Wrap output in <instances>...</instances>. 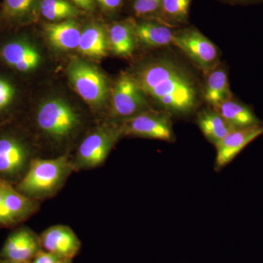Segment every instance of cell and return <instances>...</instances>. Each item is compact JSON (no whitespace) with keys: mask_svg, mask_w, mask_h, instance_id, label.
<instances>
[{"mask_svg":"<svg viewBox=\"0 0 263 263\" xmlns=\"http://www.w3.org/2000/svg\"><path fill=\"white\" fill-rule=\"evenodd\" d=\"M147 98L170 114L187 115L200 100L198 84L186 68L167 57L145 62L133 75Z\"/></svg>","mask_w":263,"mask_h":263,"instance_id":"1","label":"cell"},{"mask_svg":"<svg viewBox=\"0 0 263 263\" xmlns=\"http://www.w3.org/2000/svg\"><path fill=\"white\" fill-rule=\"evenodd\" d=\"M72 170V164L64 156L49 160H32L19 183V192L27 197L48 196L62 186Z\"/></svg>","mask_w":263,"mask_h":263,"instance_id":"2","label":"cell"},{"mask_svg":"<svg viewBox=\"0 0 263 263\" xmlns=\"http://www.w3.org/2000/svg\"><path fill=\"white\" fill-rule=\"evenodd\" d=\"M72 87L86 103L93 108L103 106L109 94L108 81L95 66L81 60H74L67 68Z\"/></svg>","mask_w":263,"mask_h":263,"instance_id":"3","label":"cell"},{"mask_svg":"<svg viewBox=\"0 0 263 263\" xmlns=\"http://www.w3.org/2000/svg\"><path fill=\"white\" fill-rule=\"evenodd\" d=\"M37 123L45 134L62 141L76 130L80 121L75 109L67 101L53 98L45 101L38 108Z\"/></svg>","mask_w":263,"mask_h":263,"instance_id":"4","label":"cell"},{"mask_svg":"<svg viewBox=\"0 0 263 263\" xmlns=\"http://www.w3.org/2000/svg\"><path fill=\"white\" fill-rule=\"evenodd\" d=\"M112 111L116 117L129 119L148 110V98L131 74L123 72L112 90Z\"/></svg>","mask_w":263,"mask_h":263,"instance_id":"5","label":"cell"},{"mask_svg":"<svg viewBox=\"0 0 263 263\" xmlns=\"http://www.w3.org/2000/svg\"><path fill=\"white\" fill-rule=\"evenodd\" d=\"M174 45L205 73L218 65L219 50L197 29H187L174 33Z\"/></svg>","mask_w":263,"mask_h":263,"instance_id":"6","label":"cell"},{"mask_svg":"<svg viewBox=\"0 0 263 263\" xmlns=\"http://www.w3.org/2000/svg\"><path fill=\"white\" fill-rule=\"evenodd\" d=\"M171 114L164 110H146L123 121L122 134L171 142L174 140Z\"/></svg>","mask_w":263,"mask_h":263,"instance_id":"7","label":"cell"},{"mask_svg":"<svg viewBox=\"0 0 263 263\" xmlns=\"http://www.w3.org/2000/svg\"><path fill=\"white\" fill-rule=\"evenodd\" d=\"M121 135L120 127H106L100 128L86 136L78 151V167L94 168L103 163Z\"/></svg>","mask_w":263,"mask_h":263,"instance_id":"8","label":"cell"},{"mask_svg":"<svg viewBox=\"0 0 263 263\" xmlns=\"http://www.w3.org/2000/svg\"><path fill=\"white\" fill-rule=\"evenodd\" d=\"M263 135V124L235 129L216 145L215 170L219 171L234 160L249 143Z\"/></svg>","mask_w":263,"mask_h":263,"instance_id":"9","label":"cell"},{"mask_svg":"<svg viewBox=\"0 0 263 263\" xmlns=\"http://www.w3.org/2000/svg\"><path fill=\"white\" fill-rule=\"evenodd\" d=\"M41 243L47 252L63 259H72L81 248L77 235L65 226H53L45 230L41 235Z\"/></svg>","mask_w":263,"mask_h":263,"instance_id":"10","label":"cell"},{"mask_svg":"<svg viewBox=\"0 0 263 263\" xmlns=\"http://www.w3.org/2000/svg\"><path fill=\"white\" fill-rule=\"evenodd\" d=\"M41 240L27 229H20L7 238L1 251V256L14 262L28 261L40 252Z\"/></svg>","mask_w":263,"mask_h":263,"instance_id":"11","label":"cell"},{"mask_svg":"<svg viewBox=\"0 0 263 263\" xmlns=\"http://www.w3.org/2000/svg\"><path fill=\"white\" fill-rule=\"evenodd\" d=\"M0 56L7 65L22 72L35 70L41 62L37 48L24 41L6 43L0 51Z\"/></svg>","mask_w":263,"mask_h":263,"instance_id":"12","label":"cell"},{"mask_svg":"<svg viewBox=\"0 0 263 263\" xmlns=\"http://www.w3.org/2000/svg\"><path fill=\"white\" fill-rule=\"evenodd\" d=\"M27 161V151L18 140L0 138V174L13 176L20 173Z\"/></svg>","mask_w":263,"mask_h":263,"instance_id":"13","label":"cell"},{"mask_svg":"<svg viewBox=\"0 0 263 263\" xmlns=\"http://www.w3.org/2000/svg\"><path fill=\"white\" fill-rule=\"evenodd\" d=\"M44 30L51 46L62 51L78 48L82 32L79 24L72 20L46 24Z\"/></svg>","mask_w":263,"mask_h":263,"instance_id":"14","label":"cell"},{"mask_svg":"<svg viewBox=\"0 0 263 263\" xmlns=\"http://www.w3.org/2000/svg\"><path fill=\"white\" fill-rule=\"evenodd\" d=\"M206 74L203 98L212 108H216L228 99L233 98L226 69L217 65Z\"/></svg>","mask_w":263,"mask_h":263,"instance_id":"15","label":"cell"},{"mask_svg":"<svg viewBox=\"0 0 263 263\" xmlns=\"http://www.w3.org/2000/svg\"><path fill=\"white\" fill-rule=\"evenodd\" d=\"M137 41L149 48H164L174 45V33L164 24L154 22L132 24Z\"/></svg>","mask_w":263,"mask_h":263,"instance_id":"16","label":"cell"},{"mask_svg":"<svg viewBox=\"0 0 263 263\" xmlns=\"http://www.w3.org/2000/svg\"><path fill=\"white\" fill-rule=\"evenodd\" d=\"M214 109L235 129L263 124L252 109L233 98L228 99Z\"/></svg>","mask_w":263,"mask_h":263,"instance_id":"17","label":"cell"},{"mask_svg":"<svg viewBox=\"0 0 263 263\" xmlns=\"http://www.w3.org/2000/svg\"><path fill=\"white\" fill-rule=\"evenodd\" d=\"M197 123L204 136L214 146L235 129L215 109L212 108L200 112L197 116Z\"/></svg>","mask_w":263,"mask_h":263,"instance_id":"18","label":"cell"},{"mask_svg":"<svg viewBox=\"0 0 263 263\" xmlns=\"http://www.w3.org/2000/svg\"><path fill=\"white\" fill-rule=\"evenodd\" d=\"M108 37L101 27L91 25L81 32L77 49L85 56L100 59L108 53Z\"/></svg>","mask_w":263,"mask_h":263,"instance_id":"19","label":"cell"},{"mask_svg":"<svg viewBox=\"0 0 263 263\" xmlns=\"http://www.w3.org/2000/svg\"><path fill=\"white\" fill-rule=\"evenodd\" d=\"M108 43L118 56L129 57L136 47L137 39L132 24L117 23L108 31Z\"/></svg>","mask_w":263,"mask_h":263,"instance_id":"20","label":"cell"},{"mask_svg":"<svg viewBox=\"0 0 263 263\" xmlns=\"http://www.w3.org/2000/svg\"><path fill=\"white\" fill-rule=\"evenodd\" d=\"M3 204L12 224L30 215L34 210V202L8 183L5 186Z\"/></svg>","mask_w":263,"mask_h":263,"instance_id":"21","label":"cell"},{"mask_svg":"<svg viewBox=\"0 0 263 263\" xmlns=\"http://www.w3.org/2000/svg\"><path fill=\"white\" fill-rule=\"evenodd\" d=\"M38 0H3L2 15L11 23L30 20L37 11Z\"/></svg>","mask_w":263,"mask_h":263,"instance_id":"22","label":"cell"},{"mask_svg":"<svg viewBox=\"0 0 263 263\" xmlns=\"http://www.w3.org/2000/svg\"><path fill=\"white\" fill-rule=\"evenodd\" d=\"M41 11L45 18L51 22L70 20L79 13L75 5L67 0H42Z\"/></svg>","mask_w":263,"mask_h":263,"instance_id":"23","label":"cell"},{"mask_svg":"<svg viewBox=\"0 0 263 263\" xmlns=\"http://www.w3.org/2000/svg\"><path fill=\"white\" fill-rule=\"evenodd\" d=\"M192 0H162L160 8L162 16L174 23H182L187 20Z\"/></svg>","mask_w":263,"mask_h":263,"instance_id":"24","label":"cell"},{"mask_svg":"<svg viewBox=\"0 0 263 263\" xmlns=\"http://www.w3.org/2000/svg\"><path fill=\"white\" fill-rule=\"evenodd\" d=\"M15 96L14 86L9 81L0 77V113L13 103Z\"/></svg>","mask_w":263,"mask_h":263,"instance_id":"25","label":"cell"},{"mask_svg":"<svg viewBox=\"0 0 263 263\" xmlns=\"http://www.w3.org/2000/svg\"><path fill=\"white\" fill-rule=\"evenodd\" d=\"M162 0H135L133 8L138 16L155 13L160 10Z\"/></svg>","mask_w":263,"mask_h":263,"instance_id":"26","label":"cell"},{"mask_svg":"<svg viewBox=\"0 0 263 263\" xmlns=\"http://www.w3.org/2000/svg\"><path fill=\"white\" fill-rule=\"evenodd\" d=\"M63 258L60 257L57 254L51 253V252H39L34 257V261L32 263H60L63 260Z\"/></svg>","mask_w":263,"mask_h":263,"instance_id":"27","label":"cell"},{"mask_svg":"<svg viewBox=\"0 0 263 263\" xmlns=\"http://www.w3.org/2000/svg\"><path fill=\"white\" fill-rule=\"evenodd\" d=\"M102 7L108 10H115L122 5L123 0H97Z\"/></svg>","mask_w":263,"mask_h":263,"instance_id":"28","label":"cell"},{"mask_svg":"<svg viewBox=\"0 0 263 263\" xmlns=\"http://www.w3.org/2000/svg\"><path fill=\"white\" fill-rule=\"evenodd\" d=\"M77 6L85 10H91L93 8L92 0H70Z\"/></svg>","mask_w":263,"mask_h":263,"instance_id":"29","label":"cell"},{"mask_svg":"<svg viewBox=\"0 0 263 263\" xmlns=\"http://www.w3.org/2000/svg\"><path fill=\"white\" fill-rule=\"evenodd\" d=\"M7 184H8V183L5 182L3 180L0 179V206H1L3 203L5 189Z\"/></svg>","mask_w":263,"mask_h":263,"instance_id":"30","label":"cell"},{"mask_svg":"<svg viewBox=\"0 0 263 263\" xmlns=\"http://www.w3.org/2000/svg\"><path fill=\"white\" fill-rule=\"evenodd\" d=\"M60 263H72L70 259H64Z\"/></svg>","mask_w":263,"mask_h":263,"instance_id":"31","label":"cell"},{"mask_svg":"<svg viewBox=\"0 0 263 263\" xmlns=\"http://www.w3.org/2000/svg\"><path fill=\"white\" fill-rule=\"evenodd\" d=\"M0 263H16V262H12V261L7 260V259H4V260L0 261Z\"/></svg>","mask_w":263,"mask_h":263,"instance_id":"32","label":"cell"},{"mask_svg":"<svg viewBox=\"0 0 263 263\" xmlns=\"http://www.w3.org/2000/svg\"><path fill=\"white\" fill-rule=\"evenodd\" d=\"M16 263H32V262H30V261H23V262H16Z\"/></svg>","mask_w":263,"mask_h":263,"instance_id":"33","label":"cell"},{"mask_svg":"<svg viewBox=\"0 0 263 263\" xmlns=\"http://www.w3.org/2000/svg\"><path fill=\"white\" fill-rule=\"evenodd\" d=\"M240 1H247V0H240Z\"/></svg>","mask_w":263,"mask_h":263,"instance_id":"34","label":"cell"}]
</instances>
